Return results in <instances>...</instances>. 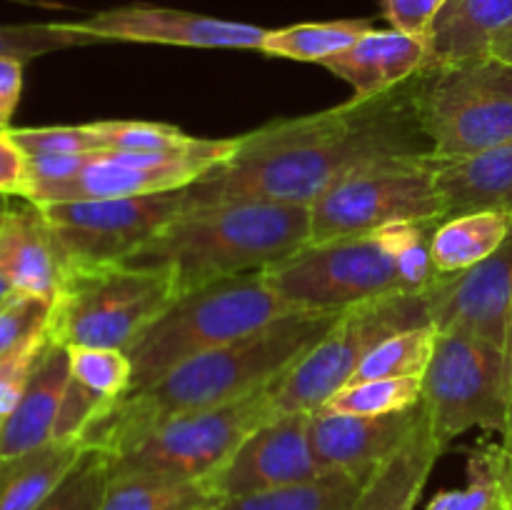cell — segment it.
I'll use <instances>...</instances> for the list:
<instances>
[{
    "mask_svg": "<svg viewBox=\"0 0 512 510\" xmlns=\"http://www.w3.org/2000/svg\"><path fill=\"white\" fill-rule=\"evenodd\" d=\"M10 138L28 158L33 155H80L98 153L103 143L93 125H50V128H10Z\"/></svg>",
    "mask_w": 512,
    "mask_h": 510,
    "instance_id": "obj_35",
    "label": "cell"
},
{
    "mask_svg": "<svg viewBox=\"0 0 512 510\" xmlns=\"http://www.w3.org/2000/svg\"><path fill=\"white\" fill-rule=\"evenodd\" d=\"M420 393H423L420 378L365 380L340 388L323 408L350 415H388L418 405Z\"/></svg>",
    "mask_w": 512,
    "mask_h": 510,
    "instance_id": "obj_30",
    "label": "cell"
},
{
    "mask_svg": "<svg viewBox=\"0 0 512 510\" xmlns=\"http://www.w3.org/2000/svg\"><path fill=\"white\" fill-rule=\"evenodd\" d=\"M5 218H8V210H0V230H3V225H5Z\"/></svg>",
    "mask_w": 512,
    "mask_h": 510,
    "instance_id": "obj_46",
    "label": "cell"
},
{
    "mask_svg": "<svg viewBox=\"0 0 512 510\" xmlns=\"http://www.w3.org/2000/svg\"><path fill=\"white\" fill-rule=\"evenodd\" d=\"M340 313L293 310L245 338L185 360L158 383L108 400L83 428L80 445L115 458L175 415L233 403L270 388L333 328Z\"/></svg>",
    "mask_w": 512,
    "mask_h": 510,
    "instance_id": "obj_2",
    "label": "cell"
},
{
    "mask_svg": "<svg viewBox=\"0 0 512 510\" xmlns=\"http://www.w3.org/2000/svg\"><path fill=\"white\" fill-rule=\"evenodd\" d=\"M423 298L438 335H468L512 358V233L483 263L435 275Z\"/></svg>",
    "mask_w": 512,
    "mask_h": 510,
    "instance_id": "obj_13",
    "label": "cell"
},
{
    "mask_svg": "<svg viewBox=\"0 0 512 510\" xmlns=\"http://www.w3.org/2000/svg\"><path fill=\"white\" fill-rule=\"evenodd\" d=\"M510 510H512V503H510Z\"/></svg>",
    "mask_w": 512,
    "mask_h": 510,
    "instance_id": "obj_47",
    "label": "cell"
},
{
    "mask_svg": "<svg viewBox=\"0 0 512 510\" xmlns=\"http://www.w3.org/2000/svg\"><path fill=\"white\" fill-rule=\"evenodd\" d=\"M420 400L445 448L473 428L503 433L512 400V358L468 335H438Z\"/></svg>",
    "mask_w": 512,
    "mask_h": 510,
    "instance_id": "obj_11",
    "label": "cell"
},
{
    "mask_svg": "<svg viewBox=\"0 0 512 510\" xmlns=\"http://www.w3.org/2000/svg\"><path fill=\"white\" fill-rule=\"evenodd\" d=\"M25 60L0 55V130H10L15 108L23 95Z\"/></svg>",
    "mask_w": 512,
    "mask_h": 510,
    "instance_id": "obj_41",
    "label": "cell"
},
{
    "mask_svg": "<svg viewBox=\"0 0 512 510\" xmlns=\"http://www.w3.org/2000/svg\"><path fill=\"white\" fill-rule=\"evenodd\" d=\"M10 295H15V290H13V285H10V280L5 278L3 273H0V305L5 303V300L10 298Z\"/></svg>",
    "mask_w": 512,
    "mask_h": 510,
    "instance_id": "obj_45",
    "label": "cell"
},
{
    "mask_svg": "<svg viewBox=\"0 0 512 510\" xmlns=\"http://www.w3.org/2000/svg\"><path fill=\"white\" fill-rule=\"evenodd\" d=\"M438 225L440 220L398 223L310 243L263 275L293 310H348L383 295L423 293L435 280L430 238Z\"/></svg>",
    "mask_w": 512,
    "mask_h": 510,
    "instance_id": "obj_4",
    "label": "cell"
},
{
    "mask_svg": "<svg viewBox=\"0 0 512 510\" xmlns=\"http://www.w3.org/2000/svg\"><path fill=\"white\" fill-rule=\"evenodd\" d=\"M83 453L80 440H50L28 453L0 458V510H35Z\"/></svg>",
    "mask_w": 512,
    "mask_h": 510,
    "instance_id": "obj_24",
    "label": "cell"
},
{
    "mask_svg": "<svg viewBox=\"0 0 512 510\" xmlns=\"http://www.w3.org/2000/svg\"><path fill=\"white\" fill-rule=\"evenodd\" d=\"M510 20L512 0H448L430 30L425 68L485 55Z\"/></svg>",
    "mask_w": 512,
    "mask_h": 510,
    "instance_id": "obj_22",
    "label": "cell"
},
{
    "mask_svg": "<svg viewBox=\"0 0 512 510\" xmlns=\"http://www.w3.org/2000/svg\"><path fill=\"white\" fill-rule=\"evenodd\" d=\"M45 340H48V335L35 340V343L25 345V348L13 350L8 355H0V423L18 405L20 395H23L25 385L30 380V373H33L35 363H38Z\"/></svg>",
    "mask_w": 512,
    "mask_h": 510,
    "instance_id": "obj_36",
    "label": "cell"
},
{
    "mask_svg": "<svg viewBox=\"0 0 512 510\" xmlns=\"http://www.w3.org/2000/svg\"><path fill=\"white\" fill-rule=\"evenodd\" d=\"M73 28L98 43L118 40L205 50H260L268 35L260 25L145 3L100 10L85 20H75Z\"/></svg>",
    "mask_w": 512,
    "mask_h": 510,
    "instance_id": "obj_14",
    "label": "cell"
},
{
    "mask_svg": "<svg viewBox=\"0 0 512 510\" xmlns=\"http://www.w3.org/2000/svg\"><path fill=\"white\" fill-rule=\"evenodd\" d=\"M485 55H493V58L505 60V63H512V20L490 40Z\"/></svg>",
    "mask_w": 512,
    "mask_h": 510,
    "instance_id": "obj_42",
    "label": "cell"
},
{
    "mask_svg": "<svg viewBox=\"0 0 512 510\" xmlns=\"http://www.w3.org/2000/svg\"><path fill=\"white\" fill-rule=\"evenodd\" d=\"M100 153V150H98ZM98 153L80 155H33L28 158V185L30 183H58L75 178Z\"/></svg>",
    "mask_w": 512,
    "mask_h": 510,
    "instance_id": "obj_40",
    "label": "cell"
},
{
    "mask_svg": "<svg viewBox=\"0 0 512 510\" xmlns=\"http://www.w3.org/2000/svg\"><path fill=\"white\" fill-rule=\"evenodd\" d=\"M435 173L448 218L473 210L512 213V143L470 158H435Z\"/></svg>",
    "mask_w": 512,
    "mask_h": 510,
    "instance_id": "obj_21",
    "label": "cell"
},
{
    "mask_svg": "<svg viewBox=\"0 0 512 510\" xmlns=\"http://www.w3.org/2000/svg\"><path fill=\"white\" fill-rule=\"evenodd\" d=\"M373 473L330 470L308 483L228 498L215 510H350Z\"/></svg>",
    "mask_w": 512,
    "mask_h": 510,
    "instance_id": "obj_26",
    "label": "cell"
},
{
    "mask_svg": "<svg viewBox=\"0 0 512 510\" xmlns=\"http://www.w3.org/2000/svg\"><path fill=\"white\" fill-rule=\"evenodd\" d=\"M105 403H108V398H103V395L95 393V390L85 388L83 383H78V380L70 375L63 403H60L58 420H55L53 440H78L85 425L93 420V415L98 413Z\"/></svg>",
    "mask_w": 512,
    "mask_h": 510,
    "instance_id": "obj_37",
    "label": "cell"
},
{
    "mask_svg": "<svg viewBox=\"0 0 512 510\" xmlns=\"http://www.w3.org/2000/svg\"><path fill=\"white\" fill-rule=\"evenodd\" d=\"M93 125L103 150L125 153H185L200 148L205 138H195L175 125L145 123V120H98Z\"/></svg>",
    "mask_w": 512,
    "mask_h": 510,
    "instance_id": "obj_29",
    "label": "cell"
},
{
    "mask_svg": "<svg viewBox=\"0 0 512 510\" xmlns=\"http://www.w3.org/2000/svg\"><path fill=\"white\" fill-rule=\"evenodd\" d=\"M110 480V455L83 448L73 468L35 510H100Z\"/></svg>",
    "mask_w": 512,
    "mask_h": 510,
    "instance_id": "obj_31",
    "label": "cell"
},
{
    "mask_svg": "<svg viewBox=\"0 0 512 510\" xmlns=\"http://www.w3.org/2000/svg\"><path fill=\"white\" fill-rule=\"evenodd\" d=\"M68 383L70 350L48 335L18 405L0 423V458L28 453L53 440Z\"/></svg>",
    "mask_w": 512,
    "mask_h": 510,
    "instance_id": "obj_18",
    "label": "cell"
},
{
    "mask_svg": "<svg viewBox=\"0 0 512 510\" xmlns=\"http://www.w3.org/2000/svg\"><path fill=\"white\" fill-rule=\"evenodd\" d=\"M65 268L68 263L38 205L8 208L0 230V273L10 280L15 293L55 300Z\"/></svg>",
    "mask_w": 512,
    "mask_h": 510,
    "instance_id": "obj_17",
    "label": "cell"
},
{
    "mask_svg": "<svg viewBox=\"0 0 512 510\" xmlns=\"http://www.w3.org/2000/svg\"><path fill=\"white\" fill-rule=\"evenodd\" d=\"M418 113L435 158L512 143V63L478 55L418 73Z\"/></svg>",
    "mask_w": 512,
    "mask_h": 510,
    "instance_id": "obj_7",
    "label": "cell"
},
{
    "mask_svg": "<svg viewBox=\"0 0 512 510\" xmlns=\"http://www.w3.org/2000/svg\"><path fill=\"white\" fill-rule=\"evenodd\" d=\"M28 190V155L10 138V130L0 133V195L25 198Z\"/></svg>",
    "mask_w": 512,
    "mask_h": 510,
    "instance_id": "obj_39",
    "label": "cell"
},
{
    "mask_svg": "<svg viewBox=\"0 0 512 510\" xmlns=\"http://www.w3.org/2000/svg\"><path fill=\"white\" fill-rule=\"evenodd\" d=\"M178 295L170 268L68 265L48 335L65 348L128 350Z\"/></svg>",
    "mask_w": 512,
    "mask_h": 510,
    "instance_id": "obj_6",
    "label": "cell"
},
{
    "mask_svg": "<svg viewBox=\"0 0 512 510\" xmlns=\"http://www.w3.org/2000/svg\"><path fill=\"white\" fill-rule=\"evenodd\" d=\"M273 388L275 383L233 403L165 420L133 448L110 458V475L208 480L253 430L278 415Z\"/></svg>",
    "mask_w": 512,
    "mask_h": 510,
    "instance_id": "obj_10",
    "label": "cell"
},
{
    "mask_svg": "<svg viewBox=\"0 0 512 510\" xmlns=\"http://www.w3.org/2000/svg\"><path fill=\"white\" fill-rule=\"evenodd\" d=\"M445 445L433 433L423 405L418 425L388 460L373 470L350 510H415Z\"/></svg>",
    "mask_w": 512,
    "mask_h": 510,
    "instance_id": "obj_20",
    "label": "cell"
},
{
    "mask_svg": "<svg viewBox=\"0 0 512 510\" xmlns=\"http://www.w3.org/2000/svg\"><path fill=\"white\" fill-rule=\"evenodd\" d=\"M223 503L205 480L163 475H110L100 510H215Z\"/></svg>",
    "mask_w": 512,
    "mask_h": 510,
    "instance_id": "obj_25",
    "label": "cell"
},
{
    "mask_svg": "<svg viewBox=\"0 0 512 510\" xmlns=\"http://www.w3.org/2000/svg\"><path fill=\"white\" fill-rule=\"evenodd\" d=\"M90 35H83L73 28V23H20V25H0V55L10 58L33 60L40 55L58 53L68 48H83L95 45Z\"/></svg>",
    "mask_w": 512,
    "mask_h": 510,
    "instance_id": "obj_32",
    "label": "cell"
},
{
    "mask_svg": "<svg viewBox=\"0 0 512 510\" xmlns=\"http://www.w3.org/2000/svg\"><path fill=\"white\" fill-rule=\"evenodd\" d=\"M368 30H373V20L368 18L298 23L290 25V28L268 30L260 53L270 55V58H288L298 60V63L323 65L328 58L358 43Z\"/></svg>",
    "mask_w": 512,
    "mask_h": 510,
    "instance_id": "obj_27",
    "label": "cell"
},
{
    "mask_svg": "<svg viewBox=\"0 0 512 510\" xmlns=\"http://www.w3.org/2000/svg\"><path fill=\"white\" fill-rule=\"evenodd\" d=\"M420 415L423 400L388 415H350L318 408L310 413V448L323 473H373L408 440Z\"/></svg>",
    "mask_w": 512,
    "mask_h": 510,
    "instance_id": "obj_16",
    "label": "cell"
},
{
    "mask_svg": "<svg viewBox=\"0 0 512 510\" xmlns=\"http://www.w3.org/2000/svg\"><path fill=\"white\" fill-rule=\"evenodd\" d=\"M435 340H438V330L433 325H420V328L400 330V333L390 335L370 350L368 358L358 365L348 385L385 378L423 380L425 370L433 360Z\"/></svg>",
    "mask_w": 512,
    "mask_h": 510,
    "instance_id": "obj_28",
    "label": "cell"
},
{
    "mask_svg": "<svg viewBox=\"0 0 512 510\" xmlns=\"http://www.w3.org/2000/svg\"><path fill=\"white\" fill-rule=\"evenodd\" d=\"M428 65V43L398 30H368L358 43L323 63L353 88V98H373L408 83Z\"/></svg>",
    "mask_w": 512,
    "mask_h": 510,
    "instance_id": "obj_19",
    "label": "cell"
},
{
    "mask_svg": "<svg viewBox=\"0 0 512 510\" xmlns=\"http://www.w3.org/2000/svg\"><path fill=\"white\" fill-rule=\"evenodd\" d=\"M512 233V213L473 210L440 220L430 238V265L435 275H453L498 253Z\"/></svg>",
    "mask_w": 512,
    "mask_h": 510,
    "instance_id": "obj_23",
    "label": "cell"
},
{
    "mask_svg": "<svg viewBox=\"0 0 512 510\" xmlns=\"http://www.w3.org/2000/svg\"><path fill=\"white\" fill-rule=\"evenodd\" d=\"M510 503H512V500H510L508 490H505V493H500L498 498H495L493 503H490L485 510H510Z\"/></svg>",
    "mask_w": 512,
    "mask_h": 510,
    "instance_id": "obj_44",
    "label": "cell"
},
{
    "mask_svg": "<svg viewBox=\"0 0 512 510\" xmlns=\"http://www.w3.org/2000/svg\"><path fill=\"white\" fill-rule=\"evenodd\" d=\"M443 218H448V205L440 193L435 155L390 160L340 180L310 205V243Z\"/></svg>",
    "mask_w": 512,
    "mask_h": 510,
    "instance_id": "obj_9",
    "label": "cell"
},
{
    "mask_svg": "<svg viewBox=\"0 0 512 510\" xmlns=\"http://www.w3.org/2000/svg\"><path fill=\"white\" fill-rule=\"evenodd\" d=\"M320 475L323 468L310 448V413H283L253 430L205 483L228 500L308 483Z\"/></svg>",
    "mask_w": 512,
    "mask_h": 510,
    "instance_id": "obj_15",
    "label": "cell"
},
{
    "mask_svg": "<svg viewBox=\"0 0 512 510\" xmlns=\"http://www.w3.org/2000/svg\"><path fill=\"white\" fill-rule=\"evenodd\" d=\"M0 133H3V130H0Z\"/></svg>",
    "mask_w": 512,
    "mask_h": 510,
    "instance_id": "obj_48",
    "label": "cell"
},
{
    "mask_svg": "<svg viewBox=\"0 0 512 510\" xmlns=\"http://www.w3.org/2000/svg\"><path fill=\"white\" fill-rule=\"evenodd\" d=\"M418 113V75L408 83L238 135L233 155L185 188V210L235 200L313 205L350 175L405 158H430Z\"/></svg>",
    "mask_w": 512,
    "mask_h": 510,
    "instance_id": "obj_1",
    "label": "cell"
},
{
    "mask_svg": "<svg viewBox=\"0 0 512 510\" xmlns=\"http://www.w3.org/2000/svg\"><path fill=\"white\" fill-rule=\"evenodd\" d=\"M430 325L423 293H395L343 310L333 328L275 383L278 415L313 413L353 380L375 345L400 330Z\"/></svg>",
    "mask_w": 512,
    "mask_h": 510,
    "instance_id": "obj_8",
    "label": "cell"
},
{
    "mask_svg": "<svg viewBox=\"0 0 512 510\" xmlns=\"http://www.w3.org/2000/svg\"><path fill=\"white\" fill-rule=\"evenodd\" d=\"M70 350V375L85 388L95 390L103 398L115 400L128 393L133 368L125 350L110 348H68Z\"/></svg>",
    "mask_w": 512,
    "mask_h": 510,
    "instance_id": "obj_33",
    "label": "cell"
},
{
    "mask_svg": "<svg viewBox=\"0 0 512 510\" xmlns=\"http://www.w3.org/2000/svg\"><path fill=\"white\" fill-rule=\"evenodd\" d=\"M310 245V208L235 200L183 210L160 228L130 268H170L180 295L235 275L258 273Z\"/></svg>",
    "mask_w": 512,
    "mask_h": 510,
    "instance_id": "obj_3",
    "label": "cell"
},
{
    "mask_svg": "<svg viewBox=\"0 0 512 510\" xmlns=\"http://www.w3.org/2000/svg\"><path fill=\"white\" fill-rule=\"evenodd\" d=\"M503 463H505V485H508V495L512 500V400H510V408H508V420H505V428H503Z\"/></svg>",
    "mask_w": 512,
    "mask_h": 510,
    "instance_id": "obj_43",
    "label": "cell"
},
{
    "mask_svg": "<svg viewBox=\"0 0 512 510\" xmlns=\"http://www.w3.org/2000/svg\"><path fill=\"white\" fill-rule=\"evenodd\" d=\"M288 313L293 308L273 293L263 270L188 290L125 350L133 368L128 393H138L185 360L245 338Z\"/></svg>",
    "mask_w": 512,
    "mask_h": 510,
    "instance_id": "obj_5",
    "label": "cell"
},
{
    "mask_svg": "<svg viewBox=\"0 0 512 510\" xmlns=\"http://www.w3.org/2000/svg\"><path fill=\"white\" fill-rule=\"evenodd\" d=\"M445 3L448 0H383L380 13L393 30L428 43L435 18L445 8Z\"/></svg>",
    "mask_w": 512,
    "mask_h": 510,
    "instance_id": "obj_38",
    "label": "cell"
},
{
    "mask_svg": "<svg viewBox=\"0 0 512 510\" xmlns=\"http://www.w3.org/2000/svg\"><path fill=\"white\" fill-rule=\"evenodd\" d=\"M68 265H118L185 210V188L38 205Z\"/></svg>",
    "mask_w": 512,
    "mask_h": 510,
    "instance_id": "obj_12",
    "label": "cell"
},
{
    "mask_svg": "<svg viewBox=\"0 0 512 510\" xmlns=\"http://www.w3.org/2000/svg\"><path fill=\"white\" fill-rule=\"evenodd\" d=\"M53 300L15 293L0 305V355L25 348L48 335Z\"/></svg>",
    "mask_w": 512,
    "mask_h": 510,
    "instance_id": "obj_34",
    "label": "cell"
}]
</instances>
